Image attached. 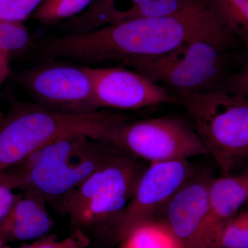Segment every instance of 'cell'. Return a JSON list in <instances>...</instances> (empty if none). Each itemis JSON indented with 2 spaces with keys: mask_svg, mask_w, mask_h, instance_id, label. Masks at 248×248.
I'll use <instances>...</instances> for the list:
<instances>
[{
  "mask_svg": "<svg viewBox=\"0 0 248 248\" xmlns=\"http://www.w3.org/2000/svg\"><path fill=\"white\" fill-rule=\"evenodd\" d=\"M108 141L150 163L208 155L193 127L172 116L125 121L112 130Z\"/></svg>",
  "mask_w": 248,
  "mask_h": 248,
  "instance_id": "obj_7",
  "label": "cell"
},
{
  "mask_svg": "<svg viewBox=\"0 0 248 248\" xmlns=\"http://www.w3.org/2000/svg\"><path fill=\"white\" fill-rule=\"evenodd\" d=\"M245 178H246L247 180H248V172H247V174H246V175L244 176Z\"/></svg>",
  "mask_w": 248,
  "mask_h": 248,
  "instance_id": "obj_27",
  "label": "cell"
},
{
  "mask_svg": "<svg viewBox=\"0 0 248 248\" xmlns=\"http://www.w3.org/2000/svg\"><path fill=\"white\" fill-rule=\"evenodd\" d=\"M0 172V224L12 207L17 194Z\"/></svg>",
  "mask_w": 248,
  "mask_h": 248,
  "instance_id": "obj_23",
  "label": "cell"
},
{
  "mask_svg": "<svg viewBox=\"0 0 248 248\" xmlns=\"http://www.w3.org/2000/svg\"><path fill=\"white\" fill-rule=\"evenodd\" d=\"M232 50L206 40L188 41L169 53L129 62L125 66L170 91L218 90L232 73Z\"/></svg>",
  "mask_w": 248,
  "mask_h": 248,
  "instance_id": "obj_6",
  "label": "cell"
},
{
  "mask_svg": "<svg viewBox=\"0 0 248 248\" xmlns=\"http://www.w3.org/2000/svg\"><path fill=\"white\" fill-rule=\"evenodd\" d=\"M31 37L23 24L0 21V48L10 54L17 53L30 46Z\"/></svg>",
  "mask_w": 248,
  "mask_h": 248,
  "instance_id": "obj_19",
  "label": "cell"
},
{
  "mask_svg": "<svg viewBox=\"0 0 248 248\" xmlns=\"http://www.w3.org/2000/svg\"><path fill=\"white\" fill-rule=\"evenodd\" d=\"M93 0H43L32 16L42 24L61 22L81 14Z\"/></svg>",
  "mask_w": 248,
  "mask_h": 248,
  "instance_id": "obj_17",
  "label": "cell"
},
{
  "mask_svg": "<svg viewBox=\"0 0 248 248\" xmlns=\"http://www.w3.org/2000/svg\"><path fill=\"white\" fill-rule=\"evenodd\" d=\"M213 178L208 174L190 178L170 200L164 219L183 248H194L208 209L209 189Z\"/></svg>",
  "mask_w": 248,
  "mask_h": 248,
  "instance_id": "obj_11",
  "label": "cell"
},
{
  "mask_svg": "<svg viewBox=\"0 0 248 248\" xmlns=\"http://www.w3.org/2000/svg\"><path fill=\"white\" fill-rule=\"evenodd\" d=\"M208 248H248V211L231 220Z\"/></svg>",
  "mask_w": 248,
  "mask_h": 248,
  "instance_id": "obj_18",
  "label": "cell"
},
{
  "mask_svg": "<svg viewBox=\"0 0 248 248\" xmlns=\"http://www.w3.org/2000/svg\"><path fill=\"white\" fill-rule=\"evenodd\" d=\"M4 114H3L2 111L1 110V108H0V121L2 120L3 117H4Z\"/></svg>",
  "mask_w": 248,
  "mask_h": 248,
  "instance_id": "obj_26",
  "label": "cell"
},
{
  "mask_svg": "<svg viewBox=\"0 0 248 248\" xmlns=\"http://www.w3.org/2000/svg\"><path fill=\"white\" fill-rule=\"evenodd\" d=\"M195 174L193 166L187 159L150 163L113 226L117 237L122 240L135 227L156 220L174 194Z\"/></svg>",
  "mask_w": 248,
  "mask_h": 248,
  "instance_id": "obj_9",
  "label": "cell"
},
{
  "mask_svg": "<svg viewBox=\"0 0 248 248\" xmlns=\"http://www.w3.org/2000/svg\"><path fill=\"white\" fill-rule=\"evenodd\" d=\"M206 40L230 50L241 46L220 27L206 0H192L174 14L134 19L46 40L41 53L84 66L129 62L163 55L188 41Z\"/></svg>",
  "mask_w": 248,
  "mask_h": 248,
  "instance_id": "obj_1",
  "label": "cell"
},
{
  "mask_svg": "<svg viewBox=\"0 0 248 248\" xmlns=\"http://www.w3.org/2000/svg\"><path fill=\"white\" fill-rule=\"evenodd\" d=\"M16 248H81L77 237L58 240L55 236H46L35 240L32 244Z\"/></svg>",
  "mask_w": 248,
  "mask_h": 248,
  "instance_id": "obj_22",
  "label": "cell"
},
{
  "mask_svg": "<svg viewBox=\"0 0 248 248\" xmlns=\"http://www.w3.org/2000/svg\"><path fill=\"white\" fill-rule=\"evenodd\" d=\"M43 0H0V21L23 24Z\"/></svg>",
  "mask_w": 248,
  "mask_h": 248,
  "instance_id": "obj_20",
  "label": "cell"
},
{
  "mask_svg": "<svg viewBox=\"0 0 248 248\" xmlns=\"http://www.w3.org/2000/svg\"><path fill=\"white\" fill-rule=\"evenodd\" d=\"M223 31L248 52V0H206Z\"/></svg>",
  "mask_w": 248,
  "mask_h": 248,
  "instance_id": "obj_14",
  "label": "cell"
},
{
  "mask_svg": "<svg viewBox=\"0 0 248 248\" xmlns=\"http://www.w3.org/2000/svg\"><path fill=\"white\" fill-rule=\"evenodd\" d=\"M99 109L140 110L179 104L170 90L125 66H87Z\"/></svg>",
  "mask_w": 248,
  "mask_h": 248,
  "instance_id": "obj_10",
  "label": "cell"
},
{
  "mask_svg": "<svg viewBox=\"0 0 248 248\" xmlns=\"http://www.w3.org/2000/svg\"><path fill=\"white\" fill-rule=\"evenodd\" d=\"M142 160L120 148L63 199L58 211L69 217L76 232L115 226L146 168Z\"/></svg>",
  "mask_w": 248,
  "mask_h": 248,
  "instance_id": "obj_5",
  "label": "cell"
},
{
  "mask_svg": "<svg viewBox=\"0 0 248 248\" xmlns=\"http://www.w3.org/2000/svg\"><path fill=\"white\" fill-rule=\"evenodd\" d=\"M121 248H183L163 220L135 227L122 239Z\"/></svg>",
  "mask_w": 248,
  "mask_h": 248,
  "instance_id": "obj_15",
  "label": "cell"
},
{
  "mask_svg": "<svg viewBox=\"0 0 248 248\" xmlns=\"http://www.w3.org/2000/svg\"><path fill=\"white\" fill-rule=\"evenodd\" d=\"M120 148L107 140L71 135L49 143L1 172L14 190L35 192L58 211L63 199Z\"/></svg>",
  "mask_w": 248,
  "mask_h": 248,
  "instance_id": "obj_2",
  "label": "cell"
},
{
  "mask_svg": "<svg viewBox=\"0 0 248 248\" xmlns=\"http://www.w3.org/2000/svg\"><path fill=\"white\" fill-rule=\"evenodd\" d=\"M150 1L153 0H95L81 15V20L91 30L112 25L124 13Z\"/></svg>",
  "mask_w": 248,
  "mask_h": 248,
  "instance_id": "obj_16",
  "label": "cell"
},
{
  "mask_svg": "<svg viewBox=\"0 0 248 248\" xmlns=\"http://www.w3.org/2000/svg\"><path fill=\"white\" fill-rule=\"evenodd\" d=\"M10 54L0 48V85L4 83L10 74Z\"/></svg>",
  "mask_w": 248,
  "mask_h": 248,
  "instance_id": "obj_24",
  "label": "cell"
},
{
  "mask_svg": "<svg viewBox=\"0 0 248 248\" xmlns=\"http://www.w3.org/2000/svg\"><path fill=\"white\" fill-rule=\"evenodd\" d=\"M248 201V180L223 176L213 179L209 189L208 212L194 248H208L223 228Z\"/></svg>",
  "mask_w": 248,
  "mask_h": 248,
  "instance_id": "obj_12",
  "label": "cell"
},
{
  "mask_svg": "<svg viewBox=\"0 0 248 248\" xmlns=\"http://www.w3.org/2000/svg\"><path fill=\"white\" fill-rule=\"evenodd\" d=\"M218 90L248 97V58L237 70L232 72Z\"/></svg>",
  "mask_w": 248,
  "mask_h": 248,
  "instance_id": "obj_21",
  "label": "cell"
},
{
  "mask_svg": "<svg viewBox=\"0 0 248 248\" xmlns=\"http://www.w3.org/2000/svg\"><path fill=\"white\" fill-rule=\"evenodd\" d=\"M126 116L102 110L65 114L37 104L16 103L0 121V172L52 143L75 135L107 140Z\"/></svg>",
  "mask_w": 248,
  "mask_h": 248,
  "instance_id": "obj_3",
  "label": "cell"
},
{
  "mask_svg": "<svg viewBox=\"0 0 248 248\" xmlns=\"http://www.w3.org/2000/svg\"><path fill=\"white\" fill-rule=\"evenodd\" d=\"M35 104L65 114H86L98 107L87 66L53 62L35 67L19 77Z\"/></svg>",
  "mask_w": 248,
  "mask_h": 248,
  "instance_id": "obj_8",
  "label": "cell"
},
{
  "mask_svg": "<svg viewBox=\"0 0 248 248\" xmlns=\"http://www.w3.org/2000/svg\"><path fill=\"white\" fill-rule=\"evenodd\" d=\"M42 196L30 191L16 195L12 207L0 224V235L6 243L37 240L46 236L53 221Z\"/></svg>",
  "mask_w": 248,
  "mask_h": 248,
  "instance_id": "obj_13",
  "label": "cell"
},
{
  "mask_svg": "<svg viewBox=\"0 0 248 248\" xmlns=\"http://www.w3.org/2000/svg\"><path fill=\"white\" fill-rule=\"evenodd\" d=\"M171 92L187 111L223 176H230L248 159V97L219 90Z\"/></svg>",
  "mask_w": 248,
  "mask_h": 248,
  "instance_id": "obj_4",
  "label": "cell"
},
{
  "mask_svg": "<svg viewBox=\"0 0 248 248\" xmlns=\"http://www.w3.org/2000/svg\"><path fill=\"white\" fill-rule=\"evenodd\" d=\"M0 248H9L7 247V243L1 237V235H0Z\"/></svg>",
  "mask_w": 248,
  "mask_h": 248,
  "instance_id": "obj_25",
  "label": "cell"
}]
</instances>
